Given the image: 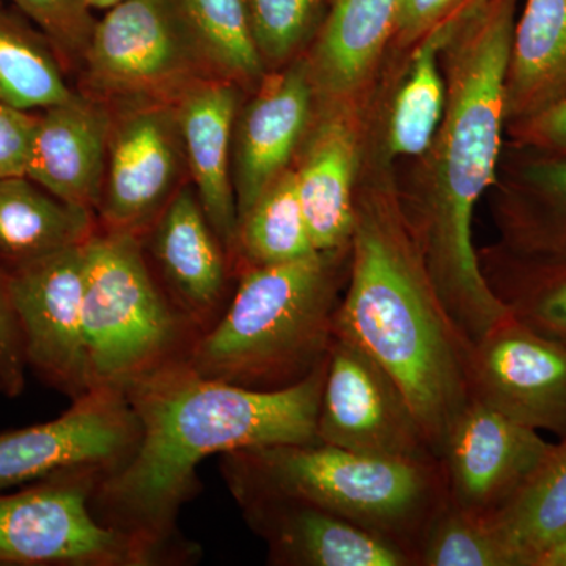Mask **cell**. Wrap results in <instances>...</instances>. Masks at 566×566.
Returning <instances> with one entry per match:
<instances>
[{"label": "cell", "mask_w": 566, "mask_h": 566, "mask_svg": "<svg viewBox=\"0 0 566 566\" xmlns=\"http://www.w3.org/2000/svg\"><path fill=\"white\" fill-rule=\"evenodd\" d=\"M139 438L125 392L93 387L57 419L0 433V491L73 469L114 471L133 455Z\"/></svg>", "instance_id": "cell-10"}, {"label": "cell", "mask_w": 566, "mask_h": 566, "mask_svg": "<svg viewBox=\"0 0 566 566\" xmlns=\"http://www.w3.org/2000/svg\"><path fill=\"white\" fill-rule=\"evenodd\" d=\"M398 0H334L315 54V80L333 95L370 73L395 29Z\"/></svg>", "instance_id": "cell-25"}, {"label": "cell", "mask_w": 566, "mask_h": 566, "mask_svg": "<svg viewBox=\"0 0 566 566\" xmlns=\"http://www.w3.org/2000/svg\"><path fill=\"white\" fill-rule=\"evenodd\" d=\"M551 446L538 431L471 397L442 447L447 495L464 512L490 520L524 485Z\"/></svg>", "instance_id": "cell-14"}, {"label": "cell", "mask_w": 566, "mask_h": 566, "mask_svg": "<svg viewBox=\"0 0 566 566\" xmlns=\"http://www.w3.org/2000/svg\"><path fill=\"white\" fill-rule=\"evenodd\" d=\"M112 111L77 92L39 112L28 177L52 196L95 212L102 200Z\"/></svg>", "instance_id": "cell-18"}, {"label": "cell", "mask_w": 566, "mask_h": 566, "mask_svg": "<svg viewBox=\"0 0 566 566\" xmlns=\"http://www.w3.org/2000/svg\"><path fill=\"white\" fill-rule=\"evenodd\" d=\"M240 88L230 81H207L175 106L189 182L230 260L238 230L232 148Z\"/></svg>", "instance_id": "cell-19"}, {"label": "cell", "mask_w": 566, "mask_h": 566, "mask_svg": "<svg viewBox=\"0 0 566 566\" xmlns=\"http://www.w3.org/2000/svg\"><path fill=\"white\" fill-rule=\"evenodd\" d=\"M84 334L93 387L125 392L188 363L199 331L156 277L140 238L98 229L85 245Z\"/></svg>", "instance_id": "cell-6"}, {"label": "cell", "mask_w": 566, "mask_h": 566, "mask_svg": "<svg viewBox=\"0 0 566 566\" xmlns=\"http://www.w3.org/2000/svg\"><path fill=\"white\" fill-rule=\"evenodd\" d=\"M104 474L73 469L0 491V566H177L200 557L99 521L92 497Z\"/></svg>", "instance_id": "cell-7"}, {"label": "cell", "mask_w": 566, "mask_h": 566, "mask_svg": "<svg viewBox=\"0 0 566 566\" xmlns=\"http://www.w3.org/2000/svg\"><path fill=\"white\" fill-rule=\"evenodd\" d=\"M20 10L50 39L66 70H80L95 17L84 0H3Z\"/></svg>", "instance_id": "cell-33"}, {"label": "cell", "mask_w": 566, "mask_h": 566, "mask_svg": "<svg viewBox=\"0 0 566 566\" xmlns=\"http://www.w3.org/2000/svg\"><path fill=\"white\" fill-rule=\"evenodd\" d=\"M356 140L340 118L323 122L296 172L297 193L318 252L342 251L352 241Z\"/></svg>", "instance_id": "cell-22"}, {"label": "cell", "mask_w": 566, "mask_h": 566, "mask_svg": "<svg viewBox=\"0 0 566 566\" xmlns=\"http://www.w3.org/2000/svg\"><path fill=\"white\" fill-rule=\"evenodd\" d=\"M461 18H452L417 48L403 87L395 98L389 150L397 156H420L430 150L444 120L447 85L439 70V52L452 41Z\"/></svg>", "instance_id": "cell-30"}, {"label": "cell", "mask_w": 566, "mask_h": 566, "mask_svg": "<svg viewBox=\"0 0 566 566\" xmlns=\"http://www.w3.org/2000/svg\"><path fill=\"white\" fill-rule=\"evenodd\" d=\"M538 566H566V539L547 553Z\"/></svg>", "instance_id": "cell-38"}, {"label": "cell", "mask_w": 566, "mask_h": 566, "mask_svg": "<svg viewBox=\"0 0 566 566\" xmlns=\"http://www.w3.org/2000/svg\"><path fill=\"white\" fill-rule=\"evenodd\" d=\"M516 2L471 11L458 31L431 182L412 214L403 212L442 303L472 344L510 314L480 266L472 221L497 170Z\"/></svg>", "instance_id": "cell-2"}, {"label": "cell", "mask_w": 566, "mask_h": 566, "mask_svg": "<svg viewBox=\"0 0 566 566\" xmlns=\"http://www.w3.org/2000/svg\"><path fill=\"white\" fill-rule=\"evenodd\" d=\"M417 566H515L490 523L447 495L417 549Z\"/></svg>", "instance_id": "cell-31"}, {"label": "cell", "mask_w": 566, "mask_h": 566, "mask_svg": "<svg viewBox=\"0 0 566 566\" xmlns=\"http://www.w3.org/2000/svg\"><path fill=\"white\" fill-rule=\"evenodd\" d=\"M469 389L524 427L566 436V348L512 314L472 344Z\"/></svg>", "instance_id": "cell-13"}, {"label": "cell", "mask_w": 566, "mask_h": 566, "mask_svg": "<svg viewBox=\"0 0 566 566\" xmlns=\"http://www.w3.org/2000/svg\"><path fill=\"white\" fill-rule=\"evenodd\" d=\"M156 277L200 335L229 304L230 260L191 182H185L142 238Z\"/></svg>", "instance_id": "cell-15"}, {"label": "cell", "mask_w": 566, "mask_h": 566, "mask_svg": "<svg viewBox=\"0 0 566 566\" xmlns=\"http://www.w3.org/2000/svg\"><path fill=\"white\" fill-rule=\"evenodd\" d=\"M188 174L175 106L112 112L96 219L107 232L144 238Z\"/></svg>", "instance_id": "cell-12"}, {"label": "cell", "mask_w": 566, "mask_h": 566, "mask_svg": "<svg viewBox=\"0 0 566 566\" xmlns=\"http://www.w3.org/2000/svg\"><path fill=\"white\" fill-rule=\"evenodd\" d=\"M314 80L305 62L263 77L252 102L237 117L232 177L238 222L271 182L289 169L290 159L311 118Z\"/></svg>", "instance_id": "cell-17"}, {"label": "cell", "mask_w": 566, "mask_h": 566, "mask_svg": "<svg viewBox=\"0 0 566 566\" xmlns=\"http://www.w3.org/2000/svg\"><path fill=\"white\" fill-rule=\"evenodd\" d=\"M515 566H538L566 539V436L490 520Z\"/></svg>", "instance_id": "cell-23"}, {"label": "cell", "mask_w": 566, "mask_h": 566, "mask_svg": "<svg viewBox=\"0 0 566 566\" xmlns=\"http://www.w3.org/2000/svg\"><path fill=\"white\" fill-rule=\"evenodd\" d=\"M20 324L11 301L9 275L0 271V395L20 397L28 375Z\"/></svg>", "instance_id": "cell-34"}, {"label": "cell", "mask_w": 566, "mask_h": 566, "mask_svg": "<svg viewBox=\"0 0 566 566\" xmlns=\"http://www.w3.org/2000/svg\"><path fill=\"white\" fill-rule=\"evenodd\" d=\"M479 259L491 290L510 314L566 348V259L506 249Z\"/></svg>", "instance_id": "cell-27"}, {"label": "cell", "mask_w": 566, "mask_h": 566, "mask_svg": "<svg viewBox=\"0 0 566 566\" xmlns=\"http://www.w3.org/2000/svg\"><path fill=\"white\" fill-rule=\"evenodd\" d=\"M334 333L392 376L441 461L450 427L471 398L472 342L442 303L403 211L385 197L356 202Z\"/></svg>", "instance_id": "cell-3"}, {"label": "cell", "mask_w": 566, "mask_h": 566, "mask_svg": "<svg viewBox=\"0 0 566 566\" xmlns=\"http://www.w3.org/2000/svg\"><path fill=\"white\" fill-rule=\"evenodd\" d=\"M513 129L520 147L566 156V96Z\"/></svg>", "instance_id": "cell-36"}, {"label": "cell", "mask_w": 566, "mask_h": 566, "mask_svg": "<svg viewBox=\"0 0 566 566\" xmlns=\"http://www.w3.org/2000/svg\"><path fill=\"white\" fill-rule=\"evenodd\" d=\"M95 212L52 196L29 177L0 180V271L10 275L98 232Z\"/></svg>", "instance_id": "cell-20"}, {"label": "cell", "mask_w": 566, "mask_h": 566, "mask_svg": "<svg viewBox=\"0 0 566 566\" xmlns=\"http://www.w3.org/2000/svg\"><path fill=\"white\" fill-rule=\"evenodd\" d=\"M319 442L363 455L439 461L392 376L370 354L334 333L319 403Z\"/></svg>", "instance_id": "cell-9"}, {"label": "cell", "mask_w": 566, "mask_h": 566, "mask_svg": "<svg viewBox=\"0 0 566 566\" xmlns=\"http://www.w3.org/2000/svg\"><path fill=\"white\" fill-rule=\"evenodd\" d=\"M327 357L300 385L252 390L205 378L188 363L161 368L125 390L139 420L136 450L99 479L95 515L156 545L200 551L178 532L182 506L199 493L197 468L212 455L319 442Z\"/></svg>", "instance_id": "cell-1"}, {"label": "cell", "mask_w": 566, "mask_h": 566, "mask_svg": "<svg viewBox=\"0 0 566 566\" xmlns=\"http://www.w3.org/2000/svg\"><path fill=\"white\" fill-rule=\"evenodd\" d=\"M39 114L0 103V180L28 177Z\"/></svg>", "instance_id": "cell-35"}, {"label": "cell", "mask_w": 566, "mask_h": 566, "mask_svg": "<svg viewBox=\"0 0 566 566\" xmlns=\"http://www.w3.org/2000/svg\"><path fill=\"white\" fill-rule=\"evenodd\" d=\"M92 10H109L123 0H84Z\"/></svg>", "instance_id": "cell-39"}, {"label": "cell", "mask_w": 566, "mask_h": 566, "mask_svg": "<svg viewBox=\"0 0 566 566\" xmlns=\"http://www.w3.org/2000/svg\"><path fill=\"white\" fill-rule=\"evenodd\" d=\"M349 248L249 268L188 364L205 378L252 390L300 385L326 359L348 274Z\"/></svg>", "instance_id": "cell-4"}, {"label": "cell", "mask_w": 566, "mask_h": 566, "mask_svg": "<svg viewBox=\"0 0 566 566\" xmlns=\"http://www.w3.org/2000/svg\"><path fill=\"white\" fill-rule=\"evenodd\" d=\"M274 566H416L411 553L344 517L290 499L238 502Z\"/></svg>", "instance_id": "cell-16"}, {"label": "cell", "mask_w": 566, "mask_h": 566, "mask_svg": "<svg viewBox=\"0 0 566 566\" xmlns=\"http://www.w3.org/2000/svg\"><path fill=\"white\" fill-rule=\"evenodd\" d=\"M85 245L52 253L9 277L28 368L71 401L92 389L82 308Z\"/></svg>", "instance_id": "cell-11"}, {"label": "cell", "mask_w": 566, "mask_h": 566, "mask_svg": "<svg viewBox=\"0 0 566 566\" xmlns=\"http://www.w3.org/2000/svg\"><path fill=\"white\" fill-rule=\"evenodd\" d=\"M256 50L264 63L289 61L301 46L319 0H245Z\"/></svg>", "instance_id": "cell-32"}, {"label": "cell", "mask_w": 566, "mask_h": 566, "mask_svg": "<svg viewBox=\"0 0 566 566\" xmlns=\"http://www.w3.org/2000/svg\"><path fill=\"white\" fill-rule=\"evenodd\" d=\"M457 0H398L395 31L401 41L419 39L444 18Z\"/></svg>", "instance_id": "cell-37"}, {"label": "cell", "mask_w": 566, "mask_h": 566, "mask_svg": "<svg viewBox=\"0 0 566 566\" xmlns=\"http://www.w3.org/2000/svg\"><path fill=\"white\" fill-rule=\"evenodd\" d=\"M77 92L112 112L177 106L197 85L218 80L169 0H123L96 20Z\"/></svg>", "instance_id": "cell-8"}, {"label": "cell", "mask_w": 566, "mask_h": 566, "mask_svg": "<svg viewBox=\"0 0 566 566\" xmlns=\"http://www.w3.org/2000/svg\"><path fill=\"white\" fill-rule=\"evenodd\" d=\"M234 501L290 499L392 539L415 557L447 499L441 461L390 460L308 442L238 450L221 457Z\"/></svg>", "instance_id": "cell-5"}, {"label": "cell", "mask_w": 566, "mask_h": 566, "mask_svg": "<svg viewBox=\"0 0 566 566\" xmlns=\"http://www.w3.org/2000/svg\"><path fill=\"white\" fill-rule=\"evenodd\" d=\"M520 167L504 208V249L566 259V156L539 151Z\"/></svg>", "instance_id": "cell-24"}, {"label": "cell", "mask_w": 566, "mask_h": 566, "mask_svg": "<svg viewBox=\"0 0 566 566\" xmlns=\"http://www.w3.org/2000/svg\"><path fill=\"white\" fill-rule=\"evenodd\" d=\"M565 96L566 0H527L510 51L506 120H531Z\"/></svg>", "instance_id": "cell-21"}, {"label": "cell", "mask_w": 566, "mask_h": 566, "mask_svg": "<svg viewBox=\"0 0 566 566\" xmlns=\"http://www.w3.org/2000/svg\"><path fill=\"white\" fill-rule=\"evenodd\" d=\"M66 73L50 39L0 0V103L35 112L69 102L77 91Z\"/></svg>", "instance_id": "cell-26"}, {"label": "cell", "mask_w": 566, "mask_h": 566, "mask_svg": "<svg viewBox=\"0 0 566 566\" xmlns=\"http://www.w3.org/2000/svg\"><path fill=\"white\" fill-rule=\"evenodd\" d=\"M314 252L318 251L305 221L296 172L286 169L238 222L232 260H240L244 271L294 262Z\"/></svg>", "instance_id": "cell-29"}, {"label": "cell", "mask_w": 566, "mask_h": 566, "mask_svg": "<svg viewBox=\"0 0 566 566\" xmlns=\"http://www.w3.org/2000/svg\"><path fill=\"white\" fill-rule=\"evenodd\" d=\"M182 28L218 80L260 84L264 63L256 50L245 0H169Z\"/></svg>", "instance_id": "cell-28"}]
</instances>
